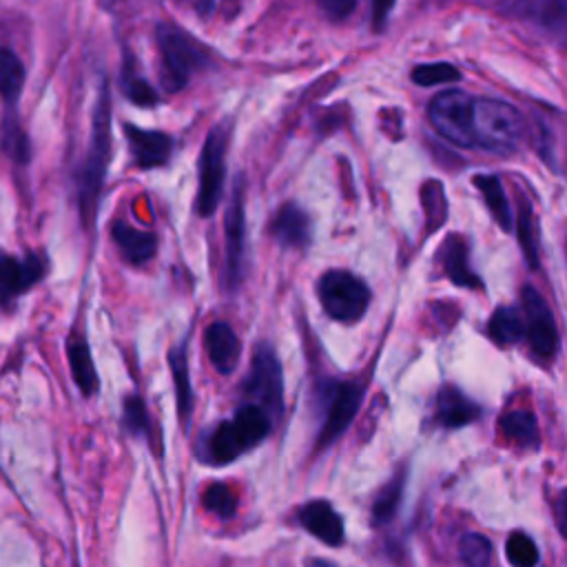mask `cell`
Returning a JSON list of instances; mask_svg holds the SVG:
<instances>
[{
    "instance_id": "cell-5",
    "label": "cell",
    "mask_w": 567,
    "mask_h": 567,
    "mask_svg": "<svg viewBox=\"0 0 567 567\" xmlns=\"http://www.w3.org/2000/svg\"><path fill=\"white\" fill-rule=\"evenodd\" d=\"M317 295L323 310L343 323L359 321L370 306V288L348 270H328L317 284Z\"/></svg>"
},
{
    "instance_id": "cell-18",
    "label": "cell",
    "mask_w": 567,
    "mask_h": 567,
    "mask_svg": "<svg viewBox=\"0 0 567 567\" xmlns=\"http://www.w3.org/2000/svg\"><path fill=\"white\" fill-rule=\"evenodd\" d=\"M111 235H113V241L120 248L122 257L128 264L142 266L157 250V237L153 233H148V230L131 226L128 221H115L113 228H111Z\"/></svg>"
},
{
    "instance_id": "cell-37",
    "label": "cell",
    "mask_w": 567,
    "mask_h": 567,
    "mask_svg": "<svg viewBox=\"0 0 567 567\" xmlns=\"http://www.w3.org/2000/svg\"><path fill=\"white\" fill-rule=\"evenodd\" d=\"M554 514H556V525H558L560 534L567 538V489H563V492L556 496Z\"/></svg>"
},
{
    "instance_id": "cell-32",
    "label": "cell",
    "mask_w": 567,
    "mask_h": 567,
    "mask_svg": "<svg viewBox=\"0 0 567 567\" xmlns=\"http://www.w3.org/2000/svg\"><path fill=\"white\" fill-rule=\"evenodd\" d=\"M458 69L447 64V62H432V64H421L412 69V80L419 86H434L443 82H454L458 80Z\"/></svg>"
},
{
    "instance_id": "cell-21",
    "label": "cell",
    "mask_w": 567,
    "mask_h": 567,
    "mask_svg": "<svg viewBox=\"0 0 567 567\" xmlns=\"http://www.w3.org/2000/svg\"><path fill=\"white\" fill-rule=\"evenodd\" d=\"M69 365H71L73 381L78 383L82 394L84 396L95 394L97 392V372H95L91 350L82 339L69 341Z\"/></svg>"
},
{
    "instance_id": "cell-39",
    "label": "cell",
    "mask_w": 567,
    "mask_h": 567,
    "mask_svg": "<svg viewBox=\"0 0 567 567\" xmlns=\"http://www.w3.org/2000/svg\"><path fill=\"white\" fill-rule=\"evenodd\" d=\"M308 567H337V565L330 560H323V558H310Z\"/></svg>"
},
{
    "instance_id": "cell-23",
    "label": "cell",
    "mask_w": 567,
    "mask_h": 567,
    "mask_svg": "<svg viewBox=\"0 0 567 567\" xmlns=\"http://www.w3.org/2000/svg\"><path fill=\"white\" fill-rule=\"evenodd\" d=\"M489 337L501 346H512L525 334V317L514 308H498L487 323Z\"/></svg>"
},
{
    "instance_id": "cell-34",
    "label": "cell",
    "mask_w": 567,
    "mask_h": 567,
    "mask_svg": "<svg viewBox=\"0 0 567 567\" xmlns=\"http://www.w3.org/2000/svg\"><path fill=\"white\" fill-rule=\"evenodd\" d=\"M4 148L16 162L29 159V140L22 133V128L18 126V122H13L9 115L4 120Z\"/></svg>"
},
{
    "instance_id": "cell-22",
    "label": "cell",
    "mask_w": 567,
    "mask_h": 567,
    "mask_svg": "<svg viewBox=\"0 0 567 567\" xmlns=\"http://www.w3.org/2000/svg\"><path fill=\"white\" fill-rule=\"evenodd\" d=\"M501 432L507 441L520 447H536L538 445V425L532 412L527 410H512L501 416Z\"/></svg>"
},
{
    "instance_id": "cell-9",
    "label": "cell",
    "mask_w": 567,
    "mask_h": 567,
    "mask_svg": "<svg viewBox=\"0 0 567 567\" xmlns=\"http://www.w3.org/2000/svg\"><path fill=\"white\" fill-rule=\"evenodd\" d=\"M246 213H244V177H235L233 197L226 210V255H224V288L235 290L244 277L246 250Z\"/></svg>"
},
{
    "instance_id": "cell-40",
    "label": "cell",
    "mask_w": 567,
    "mask_h": 567,
    "mask_svg": "<svg viewBox=\"0 0 567 567\" xmlns=\"http://www.w3.org/2000/svg\"><path fill=\"white\" fill-rule=\"evenodd\" d=\"M97 2H100L102 7H106V9H109V7H113L117 0H97Z\"/></svg>"
},
{
    "instance_id": "cell-24",
    "label": "cell",
    "mask_w": 567,
    "mask_h": 567,
    "mask_svg": "<svg viewBox=\"0 0 567 567\" xmlns=\"http://www.w3.org/2000/svg\"><path fill=\"white\" fill-rule=\"evenodd\" d=\"M173 381H175V396H177V410L184 423H188L190 416V405H193V390H190V379H188V363L184 348H173L168 354Z\"/></svg>"
},
{
    "instance_id": "cell-14",
    "label": "cell",
    "mask_w": 567,
    "mask_h": 567,
    "mask_svg": "<svg viewBox=\"0 0 567 567\" xmlns=\"http://www.w3.org/2000/svg\"><path fill=\"white\" fill-rule=\"evenodd\" d=\"M204 346H206L213 368L219 374H230L237 368L239 354H241V343H239V337L235 334V330L230 328V323L213 321L204 332Z\"/></svg>"
},
{
    "instance_id": "cell-2",
    "label": "cell",
    "mask_w": 567,
    "mask_h": 567,
    "mask_svg": "<svg viewBox=\"0 0 567 567\" xmlns=\"http://www.w3.org/2000/svg\"><path fill=\"white\" fill-rule=\"evenodd\" d=\"M159 82L168 93L182 91L190 75L210 64V53L188 31L177 24H157Z\"/></svg>"
},
{
    "instance_id": "cell-10",
    "label": "cell",
    "mask_w": 567,
    "mask_h": 567,
    "mask_svg": "<svg viewBox=\"0 0 567 567\" xmlns=\"http://www.w3.org/2000/svg\"><path fill=\"white\" fill-rule=\"evenodd\" d=\"M363 401V385L357 381H341L332 383L326 419L317 439L319 447L330 445L337 436L346 432V427L352 423L354 414L359 412V405Z\"/></svg>"
},
{
    "instance_id": "cell-13",
    "label": "cell",
    "mask_w": 567,
    "mask_h": 567,
    "mask_svg": "<svg viewBox=\"0 0 567 567\" xmlns=\"http://www.w3.org/2000/svg\"><path fill=\"white\" fill-rule=\"evenodd\" d=\"M131 155L140 168H157L168 162L173 140L162 131H148L133 124L124 126Z\"/></svg>"
},
{
    "instance_id": "cell-36",
    "label": "cell",
    "mask_w": 567,
    "mask_h": 567,
    "mask_svg": "<svg viewBox=\"0 0 567 567\" xmlns=\"http://www.w3.org/2000/svg\"><path fill=\"white\" fill-rule=\"evenodd\" d=\"M317 2L330 20H346L357 7V0H317Z\"/></svg>"
},
{
    "instance_id": "cell-19",
    "label": "cell",
    "mask_w": 567,
    "mask_h": 567,
    "mask_svg": "<svg viewBox=\"0 0 567 567\" xmlns=\"http://www.w3.org/2000/svg\"><path fill=\"white\" fill-rule=\"evenodd\" d=\"M481 414L478 405L470 401L461 390L456 388H443L439 392V403H436V416L445 427H461L474 421Z\"/></svg>"
},
{
    "instance_id": "cell-26",
    "label": "cell",
    "mask_w": 567,
    "mask_h": 567,
    "mask_svg": "<svg viewBox=\"0 0 567 567\" xmlns=\"http://www.w3.org/2000/svg\"><path fill=\"white\" fill-rule=\"evenodd\" d=\"M476 188L483 193L492 215L496 217V221L503 226V228H509V208H507V199H505V193H503V186L501 182L494 177V175H478L474 179Z\"/></svg>"
},
{
    "instance_id": "cell-15",
    "label": "cell",
    "mask_w": 567,
    "mask_h": 567,
    "mask_svg": "<svg viewBox=\"0 0 567 567\" xmlns=\"http://www.w3.org/2000/svg\"><path fill=\"white\" fill-rule=\"evenodd\" d=\"M299 523L321 543L337 547L343 543V518L328 501H310L299 509Z\"/></svg>"
},
{
    "instance_id": "cell-20",
    "label": "cell",
    "mask_w": 567,
    "mask_h": 567,
    "mask_svg": "<svg viewBox=\"0 0 567 567\" xmlns=\"http://www.w3.org/2000/svg\"><path fill=\"white\" fill-rule=\"evenodd\" d=\"M441 261H443V268H445L447 277L456 286H465V288H478L481 286L478 277L472 272V268L467 264V246L461 237L452 235L441 246Z\"/></svg>"
},
{
    "instance_id": "cell-3",
    "label": "cell",
    "mask_w": 567,
    "mask_h": 567,
    "mask_svg": "<svg viewBox=\"0 0 567 567\" xmlns=\"http://www.w3.org/2000/svg\"><path fill=\"white\" fill-rule=\"evenodd\" d=\"M270 432V414L255 405H241L230 421L219 423L206 439V456L210 463L235 461L255 447Z\"/></svg>"
},
{
    "instance_id": "cell-35",
    "label": "cell",
    "mask_w": 567,
    "mask_h": 567,
    "mask_svg": "<svg viewBox=\"0 0 567 567\" xmlns=\"http://www.w3.org/2000/svg\"><path fill=\"white\" fill-rule=\"evenodd\" d=\"M518 237H520V248L527 257V261L534 266L536 264V224L532 217L529 206H520V215H518Z\"/></svg>"
},
{
    "instance_id": "cell-8",
    "label": "cell",
    "mask_w": 567,
    "mask_h": 567,
    "mask_svg": "<svg viewBox=\"0 0 567 567\" xmlns=\"http://www.w3.org/2000/svg\"><path fill=\"white\" fill-rule=\"evenodd\" d=\"M246 394L268 414H279L284 408V374L272 348L259 346L252 357V368L246 379Z\"/></svg>"
},
{
    "instance_id": "cell-12",
    "label": "cell",
    "mask_w": 567,
    "mask_h": 567,
    "mask_svg": "<svg viewBox=\"0 0 567 567\" xmlns=\"http://www.w3.org/2000/svg\"><path fill=\"white\" fill-rule=\"evenodd\" d=\"M501 7L567 47V0H498Z\"/></svg>"
},
{
    "instance_id": "cell-30",
    "label": "cell",
    "mask_w": 567,
    "mask_h": 567,
    "mask_svg": "<svg viewBox=\"0 0 567 567\" xmlns=\"http://www.w3.org/2000/svg\"><path fill=\"white\" fill-rule=\"evenodd\" d=\"M122 91L137 106H151L157 102L155 89L142 75L133 73L131 64H126V69H122Z\"/></svg>"
},
{
    "instance_id": "cell-17",
    "label": "cell",
    "mask_w": 567,
    "mask_h": 567,
    "mask_svg": "<svg viewBox=\"0 0 567 567\" xmlns=\"http://www.w3.org/2000/svg\"><path fill=\"white\" fill-rule=\"evenodd\" d=\"M44 259L38 255H27L24 259H13L9 255L2 257V292L9 299L11 295H20L27 288H31L35 281L42 279L44 275Z\"/></svg>"
},
{
    "instance_id": "cell-33",
    "label": "cell",
    "mask_w": 567,
    "mask_h": 567,
    "mask_svg": "<svg viewBox=\"0 0 567 567\" xmlns=\"http://www.w3.org/2000/svg\"><path fill=\"white\" fill-rule=\"evenodd\" d=\"M124 425L135 436H148V430H151L148 412H146L144 401L135 394L124 399Z\"/></svg>"
},
{
    "instance_id": "cell-1",
    "label": "cell",
    "mask_w": 567,
    "mask_h": 567,
    "mask_svg": "<svg viewBox=\"0 0 567 567\" xmlns=\"http://www.w3.org/2000/svg\"><path fill=\"white\" fill-rule=\"evenodd\" d=\"M109 155H111V95H109V82L102 80L97 100L93 106L89 153L80 173V210L86 226L93 224V217L97 210V197L102 190Z\"/></svg>"
},
{
    "instance_id": "cell-7",
    "label": "cell",
    "mask_w": 567,
    "mask_h": 567,
    "mask_svg": "<svg viewBox=\"0 0 567 567\" xmlns=\"http://www.w3.org/2000/svg\"><path fill=\"white\" fill-rule=\"evenodd\" d=\"M226 146H228V126L226 122H221L215 128H210L199 155V190H197L195 204L202 217L213 215L219 204L224 175H226V166H224Z\"/></svg>"
},
{
    "instance_id": "cell-4",
    "label": "cell",
    "mask_w": 567,
    "mask_h": 567,
    "mask_svg": "<svg viewBox=\"0 0 567 567\" xmlns=\"http://www.w3.org/2000/svg\"><path fill=\"white\" fill-rule=\"evenodd\" d=\"M472 131L474 146L492 153H509L523 137V117L512 104L503 100L476 97Z\"/></svg>"
},
{
    "instance_id": "cell-11",
    "label": "cell",
    "mask_w": 567,
    "mask_h": 567,
    "mask_svg": "<svg viewBox=\"0 0 567 567\" xmlns=\"http://www.w3.org/2000/svg\"><path fill=\"white\" fill-rule=\"evenodd\" d=\"M523 317H525V337L532 350L538 357H551L558 343L556 323L545 299L529 286L523 290Z\"/></svg>"
},
{
    "instance_id": "cell-31",
    "label": "cell",
    "mask_w": 567,
    "mask_h": 567,
    "mask_svg": "<svg viewBox=\"0 0 567 567\" xmlns=\"http://www.w3.org/2000/svg\"><path fill=\"white\" fill-rule=\"evenodd\" d=\"M458 551H461V560L467 565V567H487L489 565V558H492V545L485 536L481 534H465L461 538V545H458Z\"/></svg>"
},
{
    "instance_id": "cell-6",
    "label": "cell",
    "mask_w": 567,
    "mask_h": 567,
    "mask_svg": "<svg viewBox=\"0 0 567 567\" xmlns=\"http://www.w3.org/2000/svg\"><path fill=\"white\" fill-rule=\"evenodd\" d=\"M474 100L476 97L458 89L439 93L427 106L430 124L447 142L463 148H472L474 146V131H472Z\"/></svg>"
},
{
    "instance_id": "cell-16",
    "label": "cell",
    "mask_w": 567,
    "mask_h": 567,
    "mask_svg": "<svg viewBox=\"0 0 567 567\" xmlns=\"http://www.w3.org/2000/svg\"><path fill=\"white\" fill-rule=\"evenodd\" d=\"M270 233L284 248H306L310 244V219L297 204H284L272 217Z\"/></svg>"
},
{
    "instance_id": "cell-38",
    "label": "cell",
    "mask_w": 567,
    "mask_h": 567,
    "mask_svg": "<svg viewBox=\"0 0 567 567\" xmlns=\"http://www.w3.org/2000/svg\"><path fill=\"white\" fill-rule=\"evenodd\" d=\"M372 7H374V11H372L374 24L381 29L385 18H388V13H390V9L394 7V0H372Z\"/></svg>"
},
{
    "instance_id": "cell-29",
    "label": "cell",
    "mask_w": 567,
    "mask_h": 567,
    "mask_svg": "<svg viewBox=\"0 0 567 567\" xmlns=\"http://www.w3.org/2000/svg\"><path fill=\"white\" fill-rule=\"evenodd\" d=\"M505 554H507V560L512 567H536L538 565V547L523 532H514L507 538Z\"/></svg>"
},
{
    "instance_id": "cell-27",
    "label": "cell",
    "mask_w": 567,
    "mask_h": 567,
    "mask_svg": "<svg viewBox=\"0 0 567 567\" xmlns=\"http://www.w3.org/2000/svg\"><path fill=\"white\" fill-rule=\"evenodd\" d=\"M204 507L219 518H233L237 512V494L226 483H213L204 489Z\"/></svg>"
},
{
    "instance_id": "cell-25",
    "label": "cell",
    "mask_w": 567,
    "mask_h": 567,
    "mask_svg": "<svg viewBox=\"0 0 567 567\" xmlns=\"http://www.w3.org/2000/svg\"><path fill=\"white\" fill-rule=\"evenodd\" d=\"M24 86V66L11 49L0 51V89L7 104H13Z\"/></svg>"
},
{
    "instance_id": "cell-28",
    "label": "cell",
    "mask_w": 567,
    "mask_h": 567,
    "mask_svg": "<svg viewBox=\"0 0 567 567\" xmlns=\"http://www.w3.org/2000/svg\"><path fill=\"white\" fill-rule=\"evenodd\" d=\"M401 494H403V478L396 476L394 481H390L381 492L379 496L374 498V505H372V520L377 525H385L394 518V512L401 503Z\"/></svg>"
}]
</instances>
